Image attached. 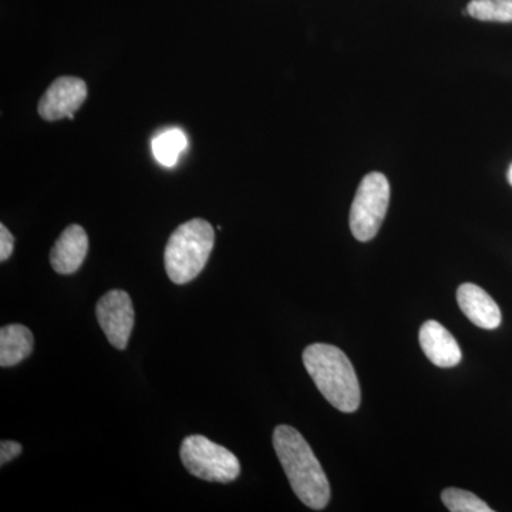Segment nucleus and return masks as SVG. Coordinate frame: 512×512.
I'll return each instance as SVG.
<instances>
[{
  "instance_id": "1",
  "label": "nucleus",
  "mask_w": 512,
  "mask_h": 512,
  "mask_svg": "<svg viewBox=\"0 0 512 512\" xmlns=\"http://www.w3.org/2000/svg\"><path fill=\"white\" fill-rule=\"evenodd\" d=\"M272 441L293 493L306 507L323 510L329 504L330 485L308 441L291 426L276 427Z\"/></svg>"
},
{
  "instance_id": "2",
  "label": "nucleus",
  "mask_w": 512,
  "mask_h": 512,
  "mask_svg": "<svg viewBox=\"0 0 512 512\" xmlns=\"http://www.w3.org/2000/svg\"><path fill=\"white\" fill-rule=\"evenodd\" d=\"M303 365L308 370L319 392L335 409L353 413L359 409V379L352 362L339 348L325 343H315L303 352Z\"/></svg>"
},
{
  "instance_id": "3",
  "label": "nucleus",
  "mask_w": 512,
  "mask_h": 512,
  "mask_svg": "<svg viewBox=\"0 0 512 512\" xmlns=\"http://www.w3.org/2000/svg\"><path fill=\"white\" fill-rule=\"evenodd\" d=\"M215 244V231L210 222L194 218L180 225L164 251L165 271L177 285L194 281L210 259Z\"/></svg>"
},
{
  "instance_id": "4",
  "label": "nucleus",
  "mask_w": 512,
  "mask_h": 512,
  "mask_svg": "<svg viewBox=\"0 0 512 512\" xmlns=\"http://www.w3.org/2000/svg\"><path fill=\"white\" fill-rule=\"evenodd\" d=\"M180 457L191 476L210 483H232L241 474V464L234 453L200 434L184 439Z\"/></svg>"
},
{
  "instance_id": "5",
  "label": "nucleus",
  "mask_w": 512,
  "mask_h": 512,
  "mask_svg": "<svg viewBox=\"0 0 512 512\" xmlns=\"http://www.w3.org/2000/svg\"><path fill=\"white\" fill-rule=\"evenodd\" d=\"M390 201V184L380 173L363 178L350 210V229L353 237L367 242L376 237L382 227Z\"/></svg>"
},
{
  "instance_id": "6",
  "label": "nucleus",
  "mask_w": 512,
  "mask_h": 512,
  "mask_svg": "<svg viewBox=\"0 0 512 512\" xmlns=\"http://www.w3.org/2000/svg\"><path fill=\"white\" fill-rule=\"evenodd\" d=\"M96 316L111 345L119 350L126 349L134 328V308L130 295L121 289L107 292L97 302Z\"/></svg>"
},
{
  "instance_id": "7",
  "label": "nucleus",
  "mask_w": 512,
  "mask_h": 512,
  "mask_svg": "<svg viewBox=\"0 0 512 512\" xmlns=\"http://www.w3.org/2000/svg\"><path fill=\"white\" fill-rule=\"evenodd\" d=\"M87 99V86L79 77H59L50 84L49 89L39 101L37 111L46 121L73 120L74 113Z\"/></svg>"
},
{
  "instance_id": "8",
  "label": "nucleus",
  "mask_w": 512,
  "mask_h": 512,
  "mask_svg": "<svg viewBox=\"0 0 512 512\" xmlns=\"http://www.w3.org/2000/svg\"><path fill=\"white\" fill-rule=\"evenodd\" d=\"M89 252V237L80 225L67 227L50 251V264L57 274L72 275L79 271Z\"/></svg>"
},
{
  "instance_id": "9",
  "label": "nucleus",
  "mask_w": 512,
  "mask_h": 512,
  "mask_svg": "<svg viewBox=\"0 0 512 512\" xmlns=\"http://www.w3.org/2000/svg\"><path fill=\"white\" fill-rule=\"evenodd\" d=\"M420 346L433 365L450 369L461 362V349L457 340L436 320H429L420 329Z\"/></svg>"
},
{
  "instance_id": "10",
  "label": "nucleus",
  "mask_w": 512,
  "mask_h": 512,
  "mask_svg": "<svg viewBox=\"0 0 512 512\" xmlns=\"http://www.w3.org/2000/svg\"><path fill=\"white\" fill-rule=\"evenodd\" d=\"M457 302L461 311L474 325L483 329H495L501 323V311L497 302L474 284H463L457 291Z\"/></svg>"
},
{
  "instance_id": "11",
  "label": "nucleus",
  "mask_w": 512,
  "mask_h": 512,
  "mask_svg": "<svg viewBox=\"0 0 512 512\" xmlns=\"http://www.w3.org/2000/svg\"><path fill=\"white\" fill-rule=\"evenodd\" d=\"M35 339L29 328L23 325H8L0 329V366L12 367L32 353Z\"/></svg>"
},
{
  "instance_id": "12",
  "label": "nucleus",
  "mask_w": 512,
  "mask_h": 512,
  "mask_svg": "<svg viewBox=\"0 0 512 512\" xmlns=\"http://www.w3.org/2000/svg\"><path fill=\"white\" fill-rule=\"evenodd\" d=\"M187 137L178 128L164 131L160 136L154 138L153 153L158 163L165 167H173L177 164L180 154L187 148Z\"/></svg>"
},
{
  "instance_id": "13",
  "label": "nucleus",
  "mask_w": 512,
  "mask_h": 512,
  "mask_svg": "<svg viewBox=\"0 0 512 512\" xmlns=\"http://www.w3.org/2000/svg\"><path fill=\"white\" fill-rule=\"evenodd\" d=\"M467 13L484 22H512V0H471Z\"/></svg>"
},
{
  "instance_id": "14",
  "label": "nucleus",
  "mask_w": 512,
  "mask_h": 512,
  "mask_svg": "<svg viewBox=\"0 0 512 512\" xmlns=\"http://www.w3.org/2000/svg\"><path fill=\"white\" fill-rule=\"evenodd\" d=\"M441 500L451 512H493L476 494L460 488H447L441 494Z\"/></svg>"
},
{
  "instance_id": "15",
  "label": "nucleus",
  "mask_w": 512,
  "mask_h": 512,
  "mask_svg": "<svg viewBox=\"0 0 512 512\" xmlns=\"http://www.w3.org/2000/svg\"><path fill=\"white\" fill-rule=\"evenodd\" d=\"M22 444L16 443V441L3 440L0 443V466L10 463L22 454Z\"/></svg>"
},
{
  "instance_id": "16",
  "label": "nucleus",
  "mask_w": 512,
  "mask_h": 512,
  "mask_svg": "<svg viewBox=\"0 0 512 512\" xmlns=\"http://www.w3.org/2000/svg\"><path fill=\"white\" fill-rule=\"evenodd\" d=\"M15 248V239L5 225H0V261H8Z\"/></svg>"
},
{
  "instance_id": "17",
  "label": "nucleus",
  "mask_w": 512,
  "mask_h": 512,
  "mask_svg": "<svg viewBox=\"0 0 512 512\" xmlns=\"http://www.w3.org/2000/svg\"><path fill=\"white\" fill-rule=\"evenodd\" d=\"M508 181H510V184L512 185V164L510 170H508Z\"/></svg>"
}]
</instances>
